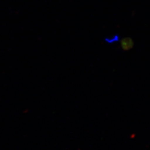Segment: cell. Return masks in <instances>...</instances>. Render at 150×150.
Returning a JSON list of instances; mask_svg holds the SVG:
<instances>
[{"mask_svg":"<svg viewBox=\"0 0 150 150\" xmlns=\"http://www.w3.org/2000/svg\"><path fill=\"white\" fill-rule=\"evenodd\" d=\"M121 45L123 51H129L133 48L134 42L131 38H123L121 41Z\"/></svg>","mask_w":150,"mask_h":150,"instance_id":"cell-1","label":"cell"},{"mask_svg":"<svg viewBox=\"0 0 150 150\" xmlns=\"http://www.w3.org/2000/svg\"><path fill=\"white\" fill-rule=\"evenodd\" d=\"M118 36L117 35H115L113 38H111V39H109V38H106V41L107 42H109V43H112L114 41H118Z\"/></svg>","mask_w":150,"mask_h":150,"instance_id":"cell-2","label":"cell"}]
</instances>
